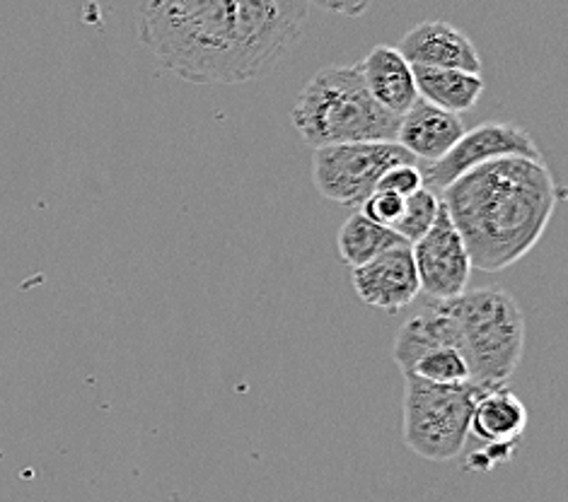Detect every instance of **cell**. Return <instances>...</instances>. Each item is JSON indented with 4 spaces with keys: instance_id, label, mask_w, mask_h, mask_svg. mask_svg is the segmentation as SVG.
Wrapping results in <instances>:
<instances>
[{
    "instance_id": "6",
    "label": "cell",
    "mask_w": 568,
    "mask_h": 502,
    "mask_svg": "<svg viewBox=\"0 0 568 502\" xmlns=\"http://www.w3.org/2000/svg\"><path fill=\"white\" fill-rule=\"evenodd\" d=\"M402 162H414L397 141H361L315 147L313 184L322 198L356 208L368 198L381 176Z\"/></svg>"
},
{
    "instance_id": "7",
    "label": "cell",
    "mask_w": 568,
    "mask_h": 502,
    "mask_svg": "<svg viewBox=\"0 0 568 502\" xmlns=\"http://www.w3.org/2000/svg\"><path fill=\"white\" fill-rule=\"evenodd\" d=\"M542 157L532 135L525 129L508 124V121H486V124L465 131L448 153L436 162H424V186L433 194L443 192L445 186L453 184L457 176H463L471 167L484 165V162L496 157Z\"/></svg>"
},
{
    "instance_id": "4",
    "label": "cell",
    "mask_w": 568,
    "mask_h": 502,
    "mask_svg": "<svg viewBox=\"0 0 568 502\" xmlns=\"http://www.w3.org/2000/svg\"><path fill=\"white\" fill-rule=\"evenodd\" d=\"M455 321L459 350L469 365V385L491 389L508 385L525 352V315L504 288H479L443 300Z\"/></svg>"
},
{
    "instance_id": "16",
    "label": "cell",
    "mask_w": 568,
    "mask_h": 502,
    "mask_svg": "<svg viewBox=\"0 0 568 502\" xmlns=\"http://www.w3.org/2000/svg\"><path fill=\"white\" fill-rule=\"evenodd\" d=\"M404 377H418L436 385H467L469 365L457 348L440 346L424 352V356L412 365V370Z\"/></svg>"
},
{
    "instance_id": "20",
    "label": "cell",
    "mask_w": 568,
    "mask_h": 502,
    "mask_svg": "<svg viewBox=\"0 0 568 502\" xmlns=\"http://www.w3.org/2000/svg\"><path fill=\"white\" fill-rule=\"evenodd\" d=\"M310 3H315L317 8L336 12V16H344V18H361L368 12L373 0H310Z\"/></svg>"
},
{
    "instance_id": "1",
    "label": "cell",
    "mask_w": 568,
    "mask_h": 502,
    "mask_svg": "<svg viewBox=\"0 0 568 502\" xmlns=\"http://www.w3.org/2000/svg\"><path fill=\"white\" fill-rule=\"evenodd\" d=\"M310 6V0H139V42L186 83H254L301 44Z\"/></svg>"
},
{
    "instance_id": "8",
    "label": "cell",
    "mask_w": 568,
    "mask_h": 502,
    "mask_svg": "<svg viewBox=\"0 0 568 502\" xmlns=\"http://www.w3.org/2000/svg\"><path fill=\"white\" fill-rule=\"evenodd\" d=\"M412 256L422 290L433 300H453L467 290L471 276L469 252L440 201L438 218L428 233L412 244Z\"/></svg>"
},
{
    "instance_id": "2",
    "label": "cell",
    "mask_w": 568,
    "mask_h": 502,
    "mask_svg": "<svg viewBox=\"0 0 568 502\" xmlns=\"http://www.w3.org/2000/svg\"><path fill=\"white\" fill-rule=\"evenodd\" d=\"M561 194L545 157L510 155L457 176L440 201L465 239L471 268L500 274L537 247Z\"/></svg>"
},
{
    "instance_id": "15",
    "label": "cell",
    "mask_w": 568,
    "mask_h": 502,
    "mask_svg": "<svg viewBox=\"0 0 568 502\" xmlns=\"http://www.w3.org/2000/svg\"><path fill=\"white\" fill-rule=\"evenodd\" d=\"M399 244L407 242H404L395 229L371 221L368 215L363 213L351 215L342 225L339 237H336V249H339L342 262L351 268L368 264L377 254H383L392 247H399Z\"/></svg>"
},
{
    "instance_id": "10",
    "label": "cell",
    "mask_w": 568,
    "mask_h": 502,
    "mask_svg": "<svg viewBox=\"0 0 568 502\" xmlns=\"http://www.w3.org/2000/svg\"><path fill=\"white\" fill-rule=\"evenodd\" d=\"M351 283L365 305L387 315L412 305L422 293L409 244L385 249L368 264L351 268Z\"/></svg>"
},
{
    "instance_id": "13",
    "label": "cell",
    "mask_w": 568,
    "mask_h": 502,
    "mask_svg": "<svg viewBox=\"0 0 568 502\" xmlns=\"http://www.w3.org/2000/svg\"><path fill=\"white\" fill-rule=\"evenodd\" d=\"M361 71L375 102L389 114L402 116L418 100L412 63L397 47L381 44L361 61Z\"/></svg>"
},
{
    "instance_id": "5",
    "label": "cell",
    "mask_w": 568,
    "mask_h": 502,
    "mask_svg": "<svg viewBox=\"0 0 568 502\" xmlns=\"http://www.w3.org/2000/svg\"><path fill=\"white\" fill-rule=\"evenodd\" d=\"M404 444L416 457L445 464L463 454L469 418L481 389L467 385H436L404 377Z\"/></svg>"
},
{
    "instance_id": "14",
    "label": "cell",
    "mask_w": 568,
    "mask_h": 502,
    "mask_svg": "<svg viewBox=\"0 0 568 502\" xmlns=\"http://www.w3.org/2000/svg\"><path fill=\"white\" fill-rule=\"evenodd\" d=\"M412 71H414L418 98L455 114H465L469 110H475L484 92L481 73L459 71V68H430V65H412Z\"/></svg>"
},
{
    "instance_id": "11",
    "label": "cell",
    "mask_w": 568,
    "mask_h": 502,
    "mask_svg": "<svg viewBox=\"0 0 568 502\" xmlns=\"http://www.w3.org/2000/svg\"><path fill=\"white\" fill-rule=\"evenodd\" d=\"M412 65L459 68L481 73V57L475 42L448 20H424L402 37L397 47Z\"/></svg>"
},
{
    "instance_id": "18",
    "label": "cell",
    "mask_w": 568,
    "mask_h": 502,
    "mask_svg": "<svg viewBox=\"0 0 568 502\" xmlns=\"http://www.w3.org/2000/svg\"><path fill=\"white\" fill-rule=\"evenodd\" d=\"M422 186H424V174L418 170L416 162H402V165L389 167L381 176V182H377L375 188H383V192H392L407 198L414 192H418Z\"/></svg>"
},
{
    "instance_id": "9",
    "label": "cell",
    "mask_w": 568,
    "mask_h": 502,
    "mask_svg": "<svg viewBox=\"0 0 568 502\" xmlns=\"http://www.w3.org/2000/svg\"><path fill=\"white\" fill-rule=\"evenodd\" d=\"M527 423H530L527 406L508 385L479 391L469 418V436L484 447L467 459L469 469L486 471L506 461L523 440Z\"/></svg>"
},
{
    "instance_id": "3",
    "label": "cell",
    "mask_w": 568,
    "mask_h": 502,
    "mask_svg": "<svg viewBox=\"0 0 568 502\" xmlns=\"http://www.w3.org/2000/svg\"><path fill=\"white\" fill-rule=\"evenodd\" d=\"M293 126L313 147L395 141L399 116L375 102L361 63L329 65L307 80L293 106Z\"/></svg>"
},
{
    "instance_id": "19",
    "label": "cell",
    "mask_w": 568,
    "mask_h": 502,
    "mask_svg": "<svg viewBox=\"0 0 568 502\" xmlns=\"http://www.w3.org/2000/svg\"><path fill=\"white\" fill-rule=\"evenodd\" d=\"M402 208H404V196L392 194V192H383V188H375V192L361 203V213L368 215L371 221L381 223L385 227L395 225Z\"/></svg>"
},
{
    "instance_id": "12",
    "label": "cell",
    "mask_w": 568,
    "mask_h": 502,
    "mask_svg": "<svg viewBox=\"0 0 568 502\" xmlns=\"http://www.w3.org/2000/svg\"><path fill=\"white\" fill-rule=\"evenodd\" d=\"M465 131L467 129L459 114L440 110V106L418 98L409 110L399 116L395 141L414 160L436 162L463 139Z\"/></svg>"
},
{
    "instance_id": "17",
    "label": "cell",
    "mask_w": 568,
    "mask_h": 502,
    "mask_svg": "<svg viewBox=\"0 0 568 502\" xmlns=\"http://www.w3.org/2000/svg\"><path fill=\"white\" fill-rule=\"evenodd\" d=\"M438 211H440V196L433 194L430 188L422 186L418 192L404 198V208L399 213V218L389 229H395V233L412 247L414 242H418L428 233L433 221L438 218Z\"/></svg>"
}]
</instances>
